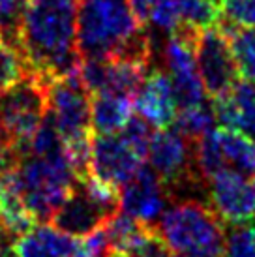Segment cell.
I'll return each instance as SVG.
<instances>
[{"label": "cell", "instance_id": "cell-1", "mask_svg": "<svg viewBox=\"0 0 255 257\" xmlns=\"http://www.w3.org/2000/svg\"><path fill=\"white\" fill-rule=\"evenodd\" d=\"M77 4L79 0H30L21 15L15 45L29 72L45 85L81 68Z\"/></svg>", "mask_w": 255, "mask_h": 257}, {"label": "cell", "instance_id": "cell-2", "mask_svg": "<svg viewBox=\"0 0 255 257\" xmlns=\"http://www.w3.org/2000/svg\"><path fill=\"white\" fill-rule=\"evenodd\" d=\"M77 51L86 58L152 60V43L128 0H79Z\"/></svg>", "mask_w": 255, "mask_h": 257}, {"label": "cell", "instance_id": "cell-3", "mask_svg": "<svg viewBox=\"0 0 255 257\" xmlns=\"http://www.w3.org/2000/svg\"><path fill=\"white\" fill-rule=\"evenodd\" d=\"M158 235L180 257H221L225 223L208 201H171L156 223Z\"/></svg>", "mask_w": 255, "mask_h": 257}, {"label": "cell", "instance_id": "cell-4", "mask_svg": "<svg viewBox=\"0 0 255 257\" xmlns=\"http://www.w3.org/2000/svg\"><path fill=\"white\" fill-rule=\"evenodd\" d=\"M14 171L19 180L25 205L36 223L51 221L57 208L81 180L68 156V150L47 156L23 152L15 156Z\"/></svg>", "mask_w": 255, "mask_h": 257}, {"label": "cell", "instance_id": "cell-5", "mask_svg": "<svg viewBox=\"0 0 255 257\" xmlns=\"http://www.w3.org/2000/svg\"><path fill=\"white\" fill-rule=\"evenodd\" d=\"M47 114L62 136L71 164L81 179L90 171V92L86 90L81 73L53 79L47 83Z\"/></svg>", "mask_w": 255, "mask_h": 257}, {"label": "cell", "instance_id": "cell-6", "mask_svg": "<svg viewBox=\"0 0 255 257\" xmlns=\"http://www.w3.org/2000/svg\"><path fill=\"white\" fill-rule=\"evenodd\" d=\"M47 85L34 73L0 92V147L21 154L47 114Z\"/></svg>", "mask_w": 255, "mask_h": 257}, {"label": "cell", "instance_id": "cell-7", "mask_svg": "<svg viewBox=\"0 0 255 257\" xmlns=\"http://www.w3.org/2000/svg\"><path fill=\"white\" fill-rule=\"evenodd\" d=\"M116 212H120V190L86 175L57 208L51 221L64 235L83 238L103 227Z\"/></svg>", "mask_w": 255, "mask_h": 257}, {"label": "cell", "instance_id": "cell-8", "mask_svg": "<svg viewBox=\"0 0 255 257\" xmlns=\"http://www.w3.org/2000/svg\"><path fill=\"white\" fill-rule=\"evenodd\" d=\"M149 162L163 184L167 186L171 201L206 184L195 162V141L184 137L173 126L158 130L152 136Z\"/></svg>", "mask_w": 255, "mask_h": 257}, {"label": "cell", "instance_id": "cell-9", "mask_svg": "<svg viewBox=\"0 0 255 257\" xmlns=\"http://www.w3.org/2000/svg\"><path fill=\"white\" fill-rule=\"evenodd\" d=\"M199 32L201 30L193 27L180 25L171 32L163 47L165 72L171 77L177 105L180 109L205 101V86L199 75L195 57Z\"/></svg>", "mask_w": 255, "mask_h": 257}, {"label": "cell", "instance_id": "cell-10", "mask_svg": "<svg viewBox=\"0 0 255 257\" xmlns=\"http://www.w3.org/2000/svg\"><path fill=\"white\" fill-rule=\"evenodd\" d=\"M195 57L205 94L210 100L227 96L240 81L233 53L229 47V40L216 25L199 32Z\"/></svg>", "mask_w": 255, "mask_h": 257}, {"label": "cell", "instance_id": "cell-11", "mask_svg": "<svg viewBox=\"0 0 255 257\" xmlns=\"http://www.w3.org/2000/svg\"><path fill=\"white\" fill-rule=\"evenodd\" d=\"M145 158L139 156L120 134L94 136L90 147V171L99 182L120 190L139 171Z\"/></svg>", "mask_w": 255, "mask_h": 257}, {"label": "cell", "instance_id": "cell-12", "mask_svg": "<svg viewBox=\"0 0 255 257\" xmlns=\"http://www.w3.org/2000/svg\"><path fill=\"white\" fill-rule=\"evenodd\" d=\"M208 203L223 223L234 225L255 218V192L251 180L236 169L225 167L206 182Z\"/></svg>", "mask_w": 255, "mask_h": 257}, {"label": "cell", "instance_id": "cell-13", "mask_svg": "<svg viewBox=\"0 0 255 257\" xmlns=\"http://www.w3.org/2000/svg\"><path fill=\"white\" fill-rule=\"evenodd\" d=\"M169 203L167 186L162 182L158 173L147 165H141L139 171L120 188V212L152 227H156Z\"/></svg>", "mask_w": 255, "mask_h": 257}, {"label": "cell", "instance_id": "cell-14", "mask_svg": "<svg viewBox=\"0 0 255 257\" xmlns=\"http://www.w3.org/2000/svg\"><path fill=\"white\" fill-rule=\"evenodd\" d=\"M134 107L152 128H169L175 122L178 105L171 77L165 70H150L139 92L135 94Z\"/></svg>", "mask_w": 255, "mask_h": 257}, {"label": "cell", "instance_id": "cell-15", "mask_svg": "<svg viewBox=\"0 0 255 257\" xmlns=\"http://www.w3.org/2000/svg\"><path fill=\"white\" fill-rule=\"evenodd\" d=\"M212 107L220 128L255 139V81L240 79L227 96L212 100Z\"/></svg>", "mask_w": 255, "mask_h": 257}, {"label": "cell", "instance_id": "cell-16", "mask_svg": "<svg viewBox=\"0 0 255 257\" xmlns=\"http://www.w3.org/2000/svg\"><path fill=\"white\" fill-rule=\"evenodd\" d=\"M17 257H79V238L38 223L14 240Z\"/></svg>", "mask_w": 255, "mask_h": 257}, {"label": "cell", "instance_id": "cell-17", "mask_svg": "<svg viewBox=\"0 0 255 257\" xmlns=\"http://www.w3.org/2000/svg\"><path fill=\"white\" fill-rule=\"evenodd\" d=\"M0 221L12 240L38 225L25 205L14 165L0 175Z\"/></svg>", "mask_w": 255, "mask_h": 257}, {"label": "cell", "instance_id": "cell-18", "mask_svg": "<svg viewBox=\"0 0 255 257\" xmlns=\"http://www.w3.org/2000/svg\"><path fill=\"white\" fill-rule=\"evenodd\" d=\"M134 98L113 92L90 94V122L96 136L118 134L134 116Z\"/></svg>", "mask_w": 255, "mask_h": 257}, {"label": "cell", "instance_id": "cell-19", "mask_svg": "<svg viewBox=\"0 0 255 257\" xmlns=\"http://www.w3.org/2000/svg\"><path fill=\"white\" fill-rule=\"evenodd\" d=\"M216 27L229 40V47L240 79L255 81V27H234L223 17H220Z\"/></svg>", "mask_w": 255, "mask_h": 257}, {"label": "cell", "instance_id": "cell-20", "mask_svg": "<svg viewBox=\"0 0 255 257\" xmlns=\"http://www.w3.org/2000/svg\"><path fill=\"white\" fill-rule=\"evenodd\" d=\"M105 235H107V242H109V248L111 251H124L134 248L135 244L143 242L145 238H149L150 235L156 233V227L152 225H147L143 221L135 220L128 214H116L107 221L105 225Z\"/></svg>", "mask_w": 255, "mask_h": 257}, {"label": "cell", "instance_id": "cell-21", "mask_svg": "<svg viewBox=\"0 0 255 257\" xmlns=\"http://www.w3.org/2000/svg\"><path fill=\"white\" fill-rule=\"evenodd\" d=\"M223 156L227 165H234L236 171L246 177H255V139L244 136L236 130H218Z\"/></svg>", "mask_w": 255, "mask_h": 257}, {"label": "cell", "instance_id": "cell-22", "mask_svg": "<svg viewBox=\"0 0 255 257\" xmlns=\"http://www.w3.org/2000/svg\"><path fill=\"white\" fill-rule=\"evenodd\" d=\"M214 124H216L214 107L206 101H201L197 105L180 109V113H177V118L171 126L191 141H197L199 137L212 132Z\"/></svg>", "mask_w": 255, "mask_h": 257}, {"label": "cell", "instance_id": "cell-23", "mask_svg": "<svg viewBox=\"0 0 255 257\" xmlns=\"http://www.w3.org/2000/svg\"><path fill=\"white\" fill-rule=\"evenodd\" d=\"M195 162L205 182H208L216 173L227 167V160L218 139V130L208 132L195 141Z\"/></svg>", "mask_w": 255, "mask_h": 257}, {"label": "cell", "instance_id": "cell-24", "mask_svg": "<svg viewBox=\"0 0 255 257\" xmlns=\"http://www.w3.org/2000/svg\"><path fill=\"white\" fill-rule=\"evenodd\" d=\"M221 257H255V218L225 229Z\"/></svg>", "mask_w": 255, "mask_h": 257}, {"label": "cell", "instance_id": "cell-25", "mask_svg": "<svg viewBox=\"0 0 255 257\" xmlns=\"http://www.w3.org/2000/svg\"><path fill=\"white\" fill-rule=\"evenodd\" d=\"M27 73H30L29 66L19 47L6 40H0V92L21 81Z\"/></svg>", "mask_w": 255, "mask_h": 257}, {"label": "cell", "instance_id": "cell-26", "mask_svg": "<svg viewBox=\"0 0 255 257\" xmlns=\"http://www.w3.org/2000/svg\"><path fill=\"white\" fill-rule=\"evenodd\" d=\"M220 12L234 27H255V0H220Z\"/></svg>", "mask_w": 255, "mask_h": 257}, {"label": "cell", "instance_id": "cell-27", "mask_svg": "<svg viewBox=\"0 0 255 257\" xmlns=\"http://www.w3.org/2000/svg\"><path fill=\"white\" fill-rule=\"evenodd\" d=\"M30 0H0V27H2V40L14 43L17 36V27L21 21L25 8Z\"/></svg>", "mask_w": 255, "mask_h": 257}, {"label": "cell", "instance_id": "cell-28", "mask_svg": "<svg viewBox=\"0 0 255 257\" xmlns=\"http://www.w3.org/2000/svg\"><path fill=\"white\" fill-rule=\"evenodd\" d=\"M109 257H173V251L156 231L143 242L135 244L134 248L124 251H111Z\"/></svg>", "mask_w": 255, "mask_h": 257}, {"label": "cell", "instance_id": "cell-29", "mask_svg": "<svg viewBox=\"0 0 255 257\" xmlns=\"http://www.w3.org/2000/svg\"><path fill=\"white\" fill-rule=\"evenodd\" d=\"M128 2H130V6H132V12H134L135 19L141 23L143 27L150 25L156 0H128Z\"/></svg>", "mask_w": 255, "mask_h": 257}, {"label": "cell", "instance_id": "cell-30", "mask_svg": "<svg viewBox=\"0 0 255 257\" xmlns=\"http://www.w3.org/2000/svg\"><path fill=\"white\" fill-rule=\"evenodd\" d=\"M14 164H15V154H14V152H10V150H6V149H2V147H0V175L6 171V169H10Z\"/></svg>", "mask_w": 255, "mask_h": 257}, {"label": "cell", "instance_id": "cell-31", "mask_svg": "<svg viewBox=\"0 0 255 257\" xmlns=\"http://www.w3.org/2000/svg\"><path fill=\"white\" fill-rule=\"evenodd\" d=\"M0 257H17L12 238H6L4 242L0 244Z\"/></svg>", "mask_w": 255, "mask_h": 257}, {"label": "cell", "instance_id": "cell-32", "mask_svg": "<svg viewBox=\"0 0 255 257\" xmlns=\"http://www.w3.org/2000/svg\"><path fill=\"white\" fill-rule=\"evenodd\" d=\"M6 238H10V236H8L6 229H4V225H2V221H0V244L4 242V240H6Z\"/></svg>", "mask_w": 255, "mask_h": 257}, {"label": "cell", "instance_id": "cell-33", "mask_svg": "<svg viewBox=\"0 0 255 257\" xmlns=\"http://www.w3.org/2000/svg\"><path fill=\"white\" fill-rule=\"evenodd\" d=\"M251 184H253V192H255V177H251Z\"/></svg>", "mask_w": 255, "mask_h": 257}, {"label": "cell", "instance_id": "cell-34", "mask_svg": "<svg viewBox=\"0 0 255 257\" xmlns=\"http://www.w3.org/2000/svg\"><path fill=\"white\" fill-rule=\"evenodd\" d=\"M216 2H220V0H216Z\"/></svg>", "mask_w": 255, "mask_h": 257}, {"label": "cell", "instance_id": "cell-35", "mask_svg": "<svg viewBox=\"0 0 255 257\" xmlns=\"http://www.w3.org/2000/svg\"><path fill=\"white\" fill-rule=\"evenodd\" d=\"M178 257H180V255H178Z\"/></svg>", "mask_w": 255, "mask_h": 257}]
</instances>
